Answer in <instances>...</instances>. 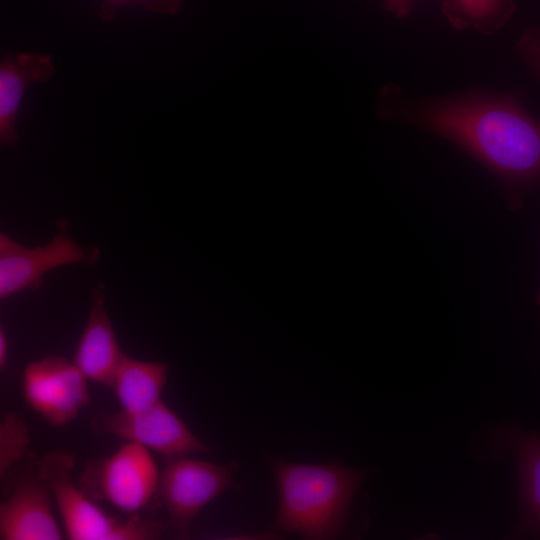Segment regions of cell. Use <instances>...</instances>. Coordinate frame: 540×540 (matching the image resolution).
<instances>
[{
	"label": "cell",
	"mask_w": 540,
	"mask_h": 540,
	"mask_svg": "<svg viewBox=\"0 0 540 540\" xmlns=\"http://www.w3.org/2000/svg\"><path fill=\"white\" fill-rule=\"evenodd\" d=\"M398 115L484 165L503 183L512 206L540 178V117L512 96L472 91L410 102Z\"/></svg>",
	"instance_id": "cell-1"
},
{
	"label": "cell",
	"mask_w": 540,
	"mask_h": 540,
	"mask_svg": "<svg viewBox=\"0 0 540 540\" xmlns=\"http://www.w3.org/2000/svg\"><path fill=\"white\" fill-rule=\"evenodd\" d=\"M269 462L278 491L276 527L305 539L337 538L365 473L335 461Z\"/></svg>",
	"instance_id": "cell-2"
},
{
	"label": "cell",
	"mask_w": 540,
	"mask_h": 540,
	"mask_svg": "<svg viewBox=\"0 0 540 540\" xmlns=\"http://www.w3.org/2000/svg\"><path fill=\"white\" fill-rule=\"evenodd\" d=\"M75 455L53 450L36 464L59 509L66 534L72 540H152L161 538L166 525L152 517L130 515L119 520L107 515L72 480Z\"/></svg>",
	"instance_id": "cell-3"
},
{
	"label": "cell",
	"mask_w": 540,
	"mask_h": 540,
	"mask_svg": "<svg viewBox=\"0 0 540 540\" xmlns=\"http://www.w3.org/2000/svg\"><path fill=\"white\" fill-rule=\"evenodd\" d=\"M160 474L144 446L126 441L108 458L88 463L79 488L92 500L133 515L157 495Z\"/></svg>",
	"instance_id": "cell-4"
},
{
	"label": "cell",
	"mask_w": 540,
	"mask_h": 540,
	"mask_svg": "<svg viewBox=\"0 0 540 540\" xmlns=\"http://www.w3.org/2000/svg\"><path fill=\"white\" fill-rule=\"evenodd\" d=\"M238 470L237 462L219 464L186 456L167 458L156 496L166 508L177 536H189L191 523L202 508L235 486Z\"/></svg>",
	"instance_id": "cell-5"
},
{
	"label": "cell",
	"mask_w": 540,
	"mask_h": 540,
	"mask_svg": "<svg viewBox=\"0 0 540 540\" xmlns=\"http://www.w3.org/2000/svg\"><path fill=\"white\" fill-rule=\"evenodd\" d=\"M97 434L135 442L166 458L208 453L211 448L196 438L185 423L161 400L135 412H100L90 422Z\"/></svg>",
	"instance_id": "cell-6"
},
{
	"label": "cell",
	"mask_w": 540,
	"mask_h": 540,
	"mask_svg": "<svg viewBox=\"0 0 540 540\" xmlns=\"http://www.w3.org/2000/svg\"><path fill=\"white\" fill-rule=\"evenodd\" d=\"M22 391L27 404L54 427L70 423L89 403L87 378L73 361L59 355L29 363Z\"/></svg>",
	"instance_id": "cell-7"
},
{
	"label": "cell",
	"mask_w": 540,
	"mask_h": 540,
	"mask_svg": "<svg viewBox=\"0 0 540 540\" xmlns=\"http://www.w3.org/2000/svg\"><path fill=\"white\" fill-rule=\"evenodd\" d=\"M89 254L66 233H58L49 243L25 247L7 234H0V298L25 289H35L44 274L60 266L81 263Z\"/></svg>",
	"instance_id": "cell-8"
},
{
	"label": "cell",
	"mask_w": 540,
	"mask_h": 540,
	"mask_svg": "<svg viewBox=\"0 0 540 540\" xmlns=\"http://www.w3.org/2000/svg\"><path fill=\"white\" fill-rule=\"evenodd\" d=\"M50 488L37 472L21 479L0 504V539L59 540L62 534L50 505Z\"/></svg>",
	"instance_id": "cell-9"
},
{
	"label": "cell",
	"mask_w": 540,
	"mask_h": 540,
	"mask_svg": "<svg viewBox=\"0 0 540 540\" xmlns=\"http://www.w3.org/2000/svg\"><path fill=\"white\" fill-rule=\"evenodd\" d=\"M124 355L105 308L104 292L98 288L73 362L87 379L111 387Z\"/></svg>",
	"instance_id": "cell-10"
},
{
	"label": "cell",
	"mask_w": 540,
	"mask_h": 540,
	"mask_svg": "<svg viewBox=\"0 0 540 540\" xmlns=\"http://www.w3.org/2000/svg\"><path fill=\"white\" fill-rule=\"evenodd\" d=\"M55 69L51 57L38 53L8 54L0 62V142L18 140L16 125L22 99L33 83L48 81Z\"/></svg>",
	"instance_id": "cell-11"
},
{
	"label": "cell",
	"mask_w": 540,
	"mask_h": 540,
	"mask_svg": "<svg viewBox=\"0 0 540 540\" xmlns=\"http://www.w3.org/2000/svg\"><path fill=\"white\" fill-rule=\"evenodd\" d=\"M498 432V440L510 446L516 458L522 504L520 528L525 534L540 536V433L511 427Z\"/></svg>",
	"instance_id": "cell-12"
},
{
	"label": "cell",
	"mask_w": 540,
	"mask_h": 540,
	"mask_svg": "<svg viewBox=\"0 0 540 540\" xmlns=\"http://www.w3.org/2000/svg\"><path fill=\"white\" fill-rule=\"evenodd\" d=\"M168 370L165 363L124 355L110 388L123 410L140 411L160 401Z\"/></svg>",
	"instance_id": "cell-13"
},
{
	"label": "cell",
	"mask_w": 540,
	"mask_h": 540,
	"mask_svg": "<svg viewBox=\"0 0 540 540\" xmlns=\"http://www.w3.org/2000/svg\"><path fill=\"white\" fill-rule=\"evenodd\" d=\"M514 9V0H442V11L454 28H475L484 35L499 30Z\"/></svg>",
	"instance_id": "cell-14"
},
{
	"label": "cell",
	"mask_w": 540,
	"mask_h": 540,
	"mask_svg": "<svg viewBox=\"0 0 540 540\" xmlns=\"http://www.w3.org/2000/svg\"><path fill=\"white\" fill-rule=\"evenodd\" d=\"M30 443L29 428L16 413H7L0 423V477L3 481L23 457Z\"/></svg>",
	"instance_id": "cell-15"
},
{
	"label": "cell",
	"mask_w": 540,
	"mask_h": 540,
	"mask_svg": "<svg viewBox=\"0 0 540 540\" xmlns=\"http://www.w3.org/2000/svg\"><path fill=\"white\" fill-rule=\"evenodd\" d=\"M183 0H102L99 15L103 20L113 19L120 10L138 7L146 11L175 15L180 12Z\"/></svg>",
	"instance_id": "cell-16"
},
{
	"label": "cell",
	"mask_w": 540,
	"mask_h": 540,
	"mask_svg": "<svg viewBox=\"0 0 540 540\" xmlns=\"http://www.w3.org/2000/svg\"><path fill=\"white\" fill-rule=\"evenodd\" d=\"M517 52L540 80V30L528 29L516 43Z\"/></svg>",
	"instance_id": "cell-17"
},
{
	"label": "cell",
	"mask_w": 540,
	"mask_h": 540,
	"mask_svg": "<svg viewBox=\"0 0 540 540\" xmlns=\"http://www.w3.org/2000/svg\"><path fill=\"white\" fill-rule=\"evenodd\" d=\"M417 0H383L387 11L398 18L408 17L416 4Z\"/></svg>",
	"instance_id": "cell-18"
},
{
	"label": "cell",
	"mask_w": 540,
	"mask_h": 540,
	"mask_svg": "<svg viewBox=\"0 0 540 540\" xmlns=\"http://www.w3.org/2000/svg\"><path fill=\"white\" fill-rule=\"evenodd\" d=\"M8 355V341L3 328L0 329V368L4 369L6 367Z\"/></svg>",
	"instance_id": "cell-19"
}]
</instances>
